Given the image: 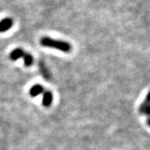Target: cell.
<instances>
[{
    "instance_id": "6da1fadb",
    "label": "cell",
    "mask_w": 150,
    "mask_h": 150,
    "mask_svg": "<svg viewBox=\"0 0 150 150\" xmlns=\"http://www.w3.org/2000/svg\"><path fill=\"white\" fill-rule=\"evenodd\" d=\"M41 45L45 47L53 48L59 50L65 53H68L72 50V47L69 42L63 40H54L49 37H43L40 40Z\"/></svg>"
},
{
    "instance_id": "7a4b0ae2",
    "label": "cell",
    "mask_w": 150,
    "mask_h": 150,
    "mask_svg": "<svg viewBox=\"0 0 150 150\" xmlns=\"http://www.w3.org/2000/svg\"><path fill=\"white\" fill-rule=\"evenodd\" d=\"M139 112L142 115H145L147 116V124L149 125V115H150V99H149V95L148 94L146 97L143 103L140 105L139 109Z\"/></svg>"
},
{
    "instance_id": "3957f363",
    "label": "cell",
    "mask_w": 150,
    "mask_h": 150,
    "mask_svg": "<svg viewBox=\"0 0 150 150\" xmlns=\"http://www.w3.org/2000/svg\"><path fill=\"white\" fill-rule=\"evenodd\" d=\"M13 22L11 18H5L0 21V33L5 32L13 27Z\"/></svg>"
},
{
    "instance_id": "277c9868",
    "label": "cell",
    "mask_w": 150,
    "mask_h": 150,
    "mask_svg": "<svg viewBox=\"0 0 150 150\" xmlns=\"http://www.w3.org/2000/svg\"><path fill=\"white\" fill-rule=\"evenodd\" d=\"M53 101V95L50 91H47L44 92L42 97V104L45 107H49L51 106Z\"/></svg>"
},
{
    "instance_id": "5b68a950",
    "label": "cell",
    "mask_w": 150,
    "mask_h": 150,
    "mask_svg": "<svg viewBox=\"0 0 150 150\" xmlns=\"http://www.w3.org/2000/svg\"><path fill=\"white\" fill-rule=\"evenodd\" d=\"M24 54H25V52H24L22 49H15L14 50H13V51L11 52L10 59L12 60V61H16V60H18L19 59H20V58H23Z\"/></svg>"
},
{
    "instance_id": "8992f818",
    "label": "cell",
    "mask_w": 150,
    "mask_h": 150,
    "mask_svg": "<svg viewBox=\"0 0 150 150\" xmlns=\"http://www.w3.org/2000/svg\"><path fill=\"white\" fill-rule=\"evenodd\" d=\"M43 91H44V88H43L42 86L36 84V85H34L31 87V88L30 89L29 93L31 97H37L38 95H40L41 93H43Z\"/></svg>"
},
{
    "instance_id": "52a82bcc",
    "label": "cell",
    "mask_w": 150,
    "mask_h": 150,
    "mask_svg": "<svg viewBox=\"0 0 150 150\" xmlns=\"http://www.w3.org/2000/svg\"><path fill=\"white\" fill-rule=\"evenodd\" d=\"M23 59H24V65H25L26 66H27V67L31 66V65L33 64V58L31 54L25 53L24 56H23Z\"/></svg>"
}]
</instances>
